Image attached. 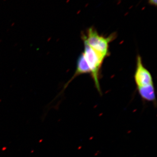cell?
<instances>
[{
  "label": "cell",
  "instance_id": "1",
  "mask_svg": "<svg viewBox=\"0 0 157 157\" xmlns=\"http://www.w3.org/2000/svg\"><path fill=\"white\" fill-rule=\"evenodd\" d=\"M115 33L107 37L100 35L95 29L90 27L87 30L86 33L82 35L83 42L87 44L92 49L104 59L109 56V44L116 38Z\"/></svg>",
  "mask_w": 157,
  "mask_h": 157
},
{
  "label": "cell",
  "instance_id": "2",
  "mask_svg": "<svg viewBox=\"0 0 157 157\" xmlns=\"http://www.w3.org/2000/svg\"><path fill=\"white\" fill-rule=\"evenodd\" d=\"M83 43L84 49L82 54L90 70V75L94 82L95 87L99 93L101 94L99 77L102 64L105 59L92 49L85 42Z\"/></svg>",
  "mask_w": 157,
  "mask_h": 157
},
{
  "label": "cell",
  "instance_id": "3",
  "mask_svg": "<svg viewBox=\"0 0 157 157\" xmlns=\"http://www.w3.org/2000/svg\"><path fill=\"white\" fill-rule=\"evenodd\" d=\"M134 79L137 87L154 84L152 76L150 72L144 66L142 59L140 55L137 57Z\"/></svg>",
  "mask_w": 157,
  "mask_h": 157
},
{
  "label": "cell",
  "instance_id": "4",
  "mask_svg": "<svg viewBox=\"0 0 157 157\" xmlns=\"http://www.w3.org/2000/svg\"><path fill=\"white\" fill-rule=\"evenodd\" d=\"M137 91L143 101L152 102L156 105L155 93L154 84L146 86L137 87Z\"/></svg>",
  "mask_w": 157,
  "mask_h": 157
},
{
  "label": "cell",
  "instance_id": "5",
  "mask_svg": "<svg viewBox=\"0 0 157 157\" xmlns=\"http://www.w3.org/2000/svg\"><path fill=\"white\" fill-rule=\"evenodd\" d=\"M90 70L89 67L87 62L84 56L82 53L78 57V60H77L76 70L74 75L71 78L70 80L68 82V83L66 84L64 88H66L69 83L77 76H79L82 74H90Z\"/></svg>",
  "mask_w": 157,
  "mask_h": 157
},
{
  "label": "cell",
  "instance_id": "6",
  "mask_svg": "<svg viewBox=\"0 0 157 157\" xmlns=\"http://www.w3.org/2000/svg\"><path fill=\"white\" fill-rule=\"evenodd\" d=\"M149 4L151 6L156 7L157 4V0H148Z\"/></svg>",
  "mask_w": 157,
  "mask_h": 157
},
{
  "label": "cell",
  "instance_id": "7",
  "mask_svg": "<svg viewBox=\"0 0 157 157\" xmlns=\"http://www.w3.org/2000/svg\"><path fill=\"white\" fill-rule=\"evenodd\" d=\"M4 1H6V0H4Z\"/></svg>",
  "mask_w": 157,
  "mask_h": 157
}]
</instances>
